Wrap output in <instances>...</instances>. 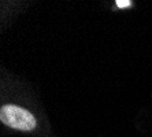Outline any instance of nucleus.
<instances>
[{
	"instance_id": "obj_1",
	"label": "nucleus",
	"mask_w": 152,
	"mask_h": 137,
	"mask_svg": "<svg viewBox=\"0 0 152 137\" xmlns=\"http://www.w3.org/2000/svg\"><path fill=\"white\" fill-rule=\"evenodd\" d=\"M0 119L4 125L12 127V129L29 132L36 127V118L28 110L22 108L19 105L7 104L3 105L0 110Z\"/></svg>"
},
{
	"instance_id": "obj_2",
	"label": "nucleus",
	"mask_w": 152,
	"mask_h": 137,
	"mask_svg": "<svg viewBox=\"0 0 152 137\" xmlns=\"http://www.w3.org/2000/svg\"><path fill=\"white\" fill-rule=\"evenodd\" d=\"M117 6L119 8L130 7V6H132V1H130V0H118V1H117Z\"/></svg>"
}]
</instances>
